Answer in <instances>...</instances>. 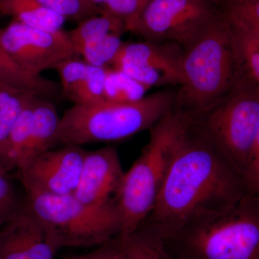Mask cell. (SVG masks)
Here are the masks:
<instances>
[{"mask_svg": "<svg viewBox=\"0 0 259 259\" xmlns=\"http://www.w3.org/2000/svg\"><path fill=\"white\" fill-rule=\"evenodd\" d=\"M148 87L132 79L120 70L107 68L105 99L107 101L131 102L144 98Z\"/></svg>", "mask_w": 259, "mask_h": 259, "instance_id": "cell-22", "label": "cell"}, {"mask_svg": "<svg viewBox=\"0 0 259 259\" xmlns=\"http://www.w3.org/2000/svg\"><path fill=\"white\" fill-rule=\"evenodd\" d=\"M0 13L32 28L50 31L62 30L66 21L37 0H0Z\"/></svg>", "mask_w": 259, "mask_h": 259, "instance_id": "cell-16", "label": "cell"}, {"mask_svg": "<svg viewBox=\"0 0 259 259\" xmlns=\"http://www.w3.org/2000/svg\"><path fill=\"white\" fill-rule=\"evenodd\" d=\"M86 153L80 146L66 145L24 163L17 170L25 193L74 194Z\"/></svg>", "mask_w": 259, "mask_h": 259, "instance_id": "cell-10", "label": "cell"}, {"mask_svg": "<svg viewBox=\"0 0 259 259\" xmlns=\"http://www.w3.org/2000/svg\"><path fill=\"white\" fill-rule=\"evenodd\" d=\"M0 82L46 99L55 96L60 89L59 85L52 80L42 76H32L24 71L5 52L1 46Z\"/></svg>", "mask_w": 259, "mask_h": 259, "instance_id": "cell-18", "label": "cell"}, {"mask_svg": "<svg viewBox=\"0 0 259 259\" xmlns=\"http://www.w3.org/2000/svg\"><path fill=\"white\" fill-rule=\"evenodd\" d=\"M158 44L149 41L123 42L112 65L132 63L159 70L165 74L170 84L180 82V58Z\"/></svg>", "mask_w": 259, "mask_h": 259, "instance_id": "cell-14", "label": "cell"}, {"mask_svg": "<svg viewBox=\"0 0 259 259\" xmlns=\"http://www.w3.org/2000/svg\"><path fill=\"white\" fill-rule=\"evenodd\" d=\"M25 197L59 249L100 246L122 232L117 204H86L74 194L25 193Z\"/></svg>", "mask_w": 259, "mask_h": 259, "instance_id": "cell-6", "label": "cell"}, {"mask_svg": "<svg viewBox=\"0 0 259 259\" xmlns=\"http://www.w3.org/2000/svg\"><path fill=\"white\" fill-rule=\"evenodd\" d=\"M148 1H149V0H139V4H140L139 14H140V13H141V10H142L143 8H144L145 5L147 4ZM138 17H139V16H138ZM136 20H137V19H136Z\"/></svg>", "mask_w": 259, "mask_h": 259, "instance_id": "cell-33", "label": "cell"}, {"mask_svg": "<svg viewBox=\"0 0 259 259\" xmlns=\"http://www.w3.org/2000/svg\"><path fill=\"white\" fill-rule=\"evenodd\" d=\"M241 71L231 23L220 7L212 23L182 51L173 110L204 113L229 92Z\"/></svg>", "mask_w": 259, "mask_h": 259, "instance_id": "cell-2", "label": "cell"}, {"mask_svg": "<svg viewBox=\"0 0 259 259\" xmlns=\"http://www.w3.org/2000/svg\"><path fill=\"white\" fill-rule=\"evenodd\" d=\"M246 193L241 173L194 117L179 138L166 180L146 220L167 238L199 214L231 208Z\"/></svg>", "mask_w": 259, "mask_h": 259, "instance_id": "cell-1", "label": "cell"}, {"mask_svg": "<svg viewBox=\"0 0 259 259\" xmlns=\"http://www.w3.org/2000/svg\"><path fill=\"white\" fill-rule=\"evenodd\" d=\"M37 96L27 104L4 142L0 145V170L4 173L18 168L28 144ZM44 98V97H42Z\"/></svg>", "mask_w": 259, "mask_h": 259, "instance_id": "cell-17", "label": "cell"}, {"mask_svg": "<svg viewBox=\"0 0 259 259\" xmlns=\"http://www.w3.org/2000/svg\"><path fill=\"white\" fill-rule=\"evenodd\" d=\"M228 14L259 32V0H215Z\"/></svg>", "mask_w": 259, "mask_h": 259, "instance_id": "cell-27", "label": "cell"}, {"mask_svg": "<svg viewBox=\"0 0 259 259\" xmlns=\"http://www.w3.org/2000/svg\"><path fill=\"white\" fill-rule=\"evenodd\" d=\"M111 242L117 259H176L161 232L147 220L132 231L117 235Z\"/></svg>", "mask_w": 259, "mask_h": 259, "instance_id": "cell-13", "label": "cell"}, {"mask_svg": "<svg viewBox=\"0 0 259 259\" xmlns=\"http://www.w3.org/2000/svg\"><path fill=\"white\" fill-rule=\"evenodd\" d=\"M89 66L90 64L78 56L66 59L56 66L55 70L59 73L62 93L65 97L69 98L79 86L86 76Z\"/></svg>", "mask_w": 259, "mask_h": 259, "instance_id": "cell-26", "label": "cell"}, {"mask_svg": "<svg viewBox=\"0 0 259 259\" xmlns=\"http://www.w3.org/2000/svg\"><path fill=\"white\" fill-rule=\"evenodd\" d=\"M66 259H117L111 240L85 254L70 255Z\"/></svg>", "mask_w": 259, "mask_h": 259, "instance_id": "cell-31", "label": "cell"}, {"mask_svg": "<svg viewBox=\"0 0 259 259\" xmlns=\"http://www.w3.org/2000/svg\"><path fill=\"white\" fill-rule=\"evenodd\" d=\"M24 199L18 197L6 174L0 170V228L18 212Z\"/></svg>", "mask_w": 259, "mask_h": 259, "instance_id": "cell-28", "label": "cell"}, {"mask_svg": "<svg viewBox=\"0 0 259 259\" xmlns=\"http://www.w3.org/2000/svg\"><path fill=\"white\" fill-rule=\"evenodd\" d=\"M176 259H259V195L226 211L199 214L165 238Z\"/></svg>", "mask_w": 259, "mask_h": 259, "instance_id": "cell-3", "label": "cell"}, {"mask_svg": "<svg viewBox=\"0 0 259 259\" xmlns=\"http://www.w3.org/2000/svg\"><path fill=\"white\" fill-rule=\"evenodd\" d=\"M225 13L231 23L240 65L259 86V32L226 12Z\"/></svg>", "mask_w": 259, "mask_h": 259, "instance_id": "cell-19", "label": "cell"}, {"mask_svg": "<svg viewBox=\"0 0 259 259\" xmlns=\"http://www.w3.org/2000/svg\"><path fill=\"white\" fill-rule=\"evenodd\" d=\"M220 12L215 0H149L131 31L146 41L171 42L186 49Z\"/></svg>", "mask_w": 259, "mask_h": 259, "instance_id": "cell-8", "label": "cell"}, {"mask_svg": "<svg viewBox=\"0 0 259 259\" xmlns=\"http://www.w3.org/2000/svg\"><path fill=\"white\" fill-rule=\"evenodd\" d=\"M93 5H96L99 8H101L105 3H106L107 0H90Z\"/></svg>", "mask_w": 259, "mask_h": 259, "instance_id": "cell-32", "label": "cell"}, {"mask_svg": "<svg viewBox=\"0 0 259 259\" xmlns=\"http://www.w3.org/2000/svg\"><path fill=\"white\" fill-rule=\"evenodd\" d=\"M177 92L162 90L139 101L75 104L61 117L56 145L114 142L150 130L173 110Z\"/></svg>", "mask_w": 259, "mask_h": 259, "instance_id": "cell-4", "label": "cell"}, {"mask_svg": "<svg viewBox=\"0 0 259 259\" xmlns=\"http://www.w3.org/2000/svg\"><path fill=\"white\" fill-rule=\"evenodd\" d=\"M193 117L172 110L149 130V141L125 172L119 193L120 233L132 231L152 211L173 161L179 138Z\"/></svg>", "mask_w": 259, "mask_h": 259, "instance_id": "cell-5", "label": "cell"}, {"mask_svg": "<svg viewBox=\"0 0 259 259\" xmlns=\"http://www.w3.org/2000/svg\"><path fill=\"white\" fill-rule=\"evenodd\" d=\"M114 68L120 70L122 72L131 76L132 79L148 87V88L153 86L170 84L169 81L163 73L150 66L132 63H123L114 66Z\"/></svg>", "mask_w": 259, "mask_h": 259, "instance_id": "cell-29", "label": "cell"}, {"mask_svg": "<svg viewBox=\"0 0 259 259\" xmlns=\"http://www.w3.org/2000/svg\"><path fill=\"white\" fill-rule=\"evenodd\" d=\"M46 8L52 10L66 20L78 23L84 19L101 14L102 9L93 5L90 0H37Z\"/></svg>", "mask_w": 259, "mask_h": 259, "instance_id": "cell-25", "label": "cell"}, {"mask_svg": "<svg viewBox=\"0 0 259 259\" xmlns=\"http://www.w3.org/2000/svg\"><path fill=\"white\" fill-rule=\"evenodd\" d=\"M120 34L112 33L85 44L78 55L91 66L107 67L112 64L123 42Z\"/></svg>", "mask_w": 259, "mask_h": 259, "instance_id": "cell-23", "label": "cell"}, {"mask_svg": "<svg viewBox=\"0 0 259 259\" xmlns=\"http://www.w3.org/2000/svg\"><path fill=\"white\" fill-rule=\"evenodd\" d=\"M60 122L54 104L48 99L37 97L30 137L18 168L56 146Z\"/></svg>", "mask_w": 259, "mask_h": 259, "instance_id": "cell-15", "label": "cell"}, {"mask_svg": "<svg viewBox=\"0 0 259 259\" xmlns=\"http://www.w3.org/2000/svg\"><path fill=\"white\" fill-rule=\"evenodd\" d=\"M0 46L28 74L41 76L76 54L68 32L32 28L18 21L0 29Z\"/></svg>", "mask_w": 259, "mask_h": 259, "instance_id": "cell-9", "label": "cell"}, {"mask_svg": "<svg viewBox=\"0 0 259 259\" xmlns=\"http://www.w3.org/2000/svg\"><path fill=\"white\" fill-rule=\"evenodd\" d=\"M107 68L90 65L84 79L68 99L74 102V105L95 103L105 100V81Z\"/></svg>", "mask_w": 259, "mask_h": 259, "instance_id": "cell-24", "label": "cell"}, {"mask_svg": "<svg viewBox=\"0 0 259 259\" xmlns=\"http://www.w3.org/2000/svg\"><path fill=\"white\" fill-rule=\"evenodd\" d=\"M35 96L28 92L0 82V145L8 137L27 104Z\"/></svg>", "mask_w": 259, "mask_h": 259, "instance_id": "cell-21", "label": "cell"}, {"mask_svg": "<svg viewBox=\"0 0 259 259\" xmlns=\"http://www.w3.org/2000/svg\"><path fill=\"white\" fill-rule=\"evenodd\" d=\"M127 31L125 22L113 15L106 13L94 15L84 19L78 23L77 26L68 32L70 40L76 54L81 48L89 42L116 33L122 35Z\"/></svg>", "mask_w": 259, "mask_h": 259, "instance_id": "cell-20", "label": "cell"}, {"mask_svg": "<svg viewBox=\"0 0 259 259\" xmlns=\"http://www.w3.org/2000/svg\"><path fill=\"white\" fill-rule=\"evenodd\" d=\"M59 250L25 197L18 212L0 228V259H54Z\"/></svg>", "mask_w": 259, "mask_h": 259, "instance_id": "cell-11", "label": "cell"}, {"mask_svg": "<svg viewBox=\"0 0 259 259\" xmlns=\"http://www.w3.org/2000/svg\"><path fill=\"white\" fill-rule=\"evenodd\" d=\"M196 120L242 175L259 131L258 85L242 69L229 92Z\"/></svg>", "mask_w": 259, "mask_h": 259, "instance_id": "cell-7", "label": "cell"}, {"mask_svg": "<svg viewBox=\"0 0 259 259\" xmlns=\"http://www.w3.org/2000/svg\"><path fill=\"white\" fill-rule=\"evenodd\" d=\"M125 173L115 146L87 151L74 195L93 205L117 204Z\"/></svg>", "mask_w": 259, "mask_h": 259, "instance_id": "cell-12", "label": "cell"}, {"mask_svg": "<svg viewBox=\"0 0 259 259\" xmlns=\"http://www.w3.org/2000/svg\"><path fill=\"white\" fill-rule=\"evenodd\" d=\"M242 177L247 192L259 195V131Z\"/></svg>", "mask_w": 259, "mask_h": 259, "instance_id": "cell-30", "label": "cell"}]
</instances>
